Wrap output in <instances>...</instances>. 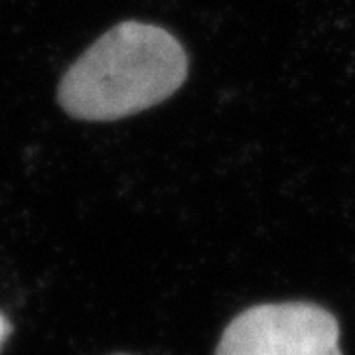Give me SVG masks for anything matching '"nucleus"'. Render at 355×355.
I'll return each mask as SVG.
<instances>
[{"label": "nucleus", "mask_w": 355, "mask_h": 355, "mask_svg": "<svg viewBox=\"0 0 355 355\" xmlns=\"http://www.w3.org/2000/svg\"><path fill=\"white\" fill-rule=\"evenodd\" d=\"M186 76L188 55L170 32L144 22H123L67 69L58 99L71 116L114 121L168 99Z\"/></svg>", "instance_id": "1"}, {"label": "nucleus", "mask_w": 355, "mask_h": 355, "mask_svg": "<svg viewBox=\"0 0 355 355\" xmlns=\"http://www.w3.org/2000/svg\"><path fill=\"white\" fill-rule=\"evenodd\" d=\"M216 355H343L338 320L312 302L247 308L231 320Z\"/></svg>", "instance_id": "2"}, {"label": "nucleus", "mask_w": 355, "mask_h": 355, "mask_svg": "<svg viewBox=\"0 0 355 355\" xmlns=\"http://www.w3.org/2000/svg\"><path fill=\"white\" fill-rule=\"evenodd\" d=\"M10 334H12V324H10L8 318L0 312V349H2V345L6 343V340L10 338Z\"/></svg>", "instance_id": "3"}]
</instances>
